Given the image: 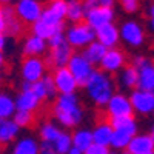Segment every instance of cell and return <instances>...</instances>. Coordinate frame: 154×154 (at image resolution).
I'll return each mask as SVG.
<instances>
[{"label": "cell", "mask_w": 154, "mask_h": 154, "mask_svg": "<svg viewBox=\"0 0 154 154\" xmlns=\"http://www.w3.org/2000/svg\"><path fill=\"white\" fill-rule=\"evenodd\" d=\"M86 91L97 108H103L109 102V99L116 94V80L112 77L100 69H94L89 80L86 83Z\"/></svg>", "instance_id": "cell-1"}, {"label": "cell", "mask_w": 154, "mask_h": 154, "mask_svg": "<svg viewBox=\"0 0 154 154\" xmlns=\"http://www.w3.org/2000/svg\"><path fill=\"white\" fill-rule=\"evenodd\" d=\"M53 116L68 128H74L82 122V109L74 94H62L53 100Z\"/></svg>", "instance_id": "cell-2"}, {"label": "cell", "mask_w": 154, "mask_h": 154, "mask_svg": "<svg viewBox=\"0 0 154 154\" xmlns=\"http://www.w3.org/2000/svg\"><path fill=\"white\" fill-rule=\"evenodd\" d=\"M131 65L137 69L139 74L137 89L154 93V62L145 56H136L133 57Z\"/></svg>", "instance_id": "cell-3"}, {"label": "cell", "mask_w": 154, "mask_h": 154, "mask_svg": "<svg viewBox=\"0 0 154 154\" xmlns=\"http://www.w3.org/2000/svg\"><path fill=\"white\" fill-rule=\"evenodd\" d=\"M94 38H96V31L83 20L79 23H74L66 31L65 40L74 49V48H82L85 45H89L91 42H94Z\"/></svg>", "instance_id": "cell-4"}, {"label": "cell", "mask_w": 154, "mask_h": 154, "mask_svg": "<svg viewBox=\"0 0 154 154\" xmlns=\"http://www.w3.org/2000/svg\"><path fill=\"white\" fill-rule=\"evenodd\" d=\"M68 69H69V72L74 77L75 85L82 86V88L86 86L89 77H91V74L94 71L93 65H89L82 54H75V53L72 54V57L68 62Z\"/></svg>", "instance_id": "cell-5"}, {"label": "cell", "mask_w": 154, "mask_h": 154, "mask_svg": "<svg viewBox=\"0 0 154 154\" xmlns=\"http://www.w3.org/2000/svg\"><path fill=\"white\" fill-rule=\"evenodd\" d=\"M14 11L23 25H29L31 26L32 23H35L40 19L43 6L40 3V0H17Z\"/></svg>", "instance_id": "cell-6"}, {"label": "cell", "mask_w": 154, "mask_h": 154, "mask_svg": "<svg viewBox=\"0 0 154 154\" xmlns=\"http://www.w3.org/2000/svg\"><path fill=\"white\" fill-rule=\"evenodd\" d=\"M119 34L122 40L131 48H139L145 42V31L142 25L134 20H128L122 23V26L119 28Z\"/></svg>", "instance_id": "cell-7"}, {"label": "cell", "mask_w": 154, "mask_h": 154, "mask_svg": "<svg viewBox=\"0 0 154 154\" xmlns=\"http://www.w3.org/2000/svg\"><path fill=\"white\" fill-rule=\"evenodd\" d=\"M3 17H5V29H3V35H9L14 38H22L23 35H26V32L29 31V28H26V25H23L22 20L17 17L16 11L9 5H3Z\"/></svg>", "instance_id": "cell-8"}, {"label": "cell", "mask_w": 154, "mask_h": 154, "mask_svg": "<svg viewBox=\"0 0 154 154\" xmlns=\"http://www.w3.org/2000/svg\"><path fill=\"white\" fill-rule=\"evenodd\" d=\"M130 103L133 108V112H137L140 116H149L154 112V93L142 91V89H133L130 94Z\"/></svg>", "instance_id": "cell-9"}, {"label": "cell", "mask_w": 154, "mask_h": 154, "mask_svg": "<svg viewBox=\"0 0 154 154\" xmlns=\"http://www.w3.org/2000/svg\"><path fill=\"white\" fill-rule=\"evenodd\" d=\"M99 65H100V71L106 74H116L126 65V54L119 48L106 49V53L102 57Z\"/></svg>", "instance_id": "cell-10"}, {"label": "cell", "mask_w": 154, "mask_h": 154, "mask_svg": "<svg viewBox=\"0 0 154 154\" xmlns=\"http://www.w3.org/2000/svg\"><path fill=\"white\" fill-rule=\"evenodd\" d=\"M105 111L109 117H123V116H133V108L130 99L122 93H116L105 106Z\"/></svg>", "instance_id": "cell-11"}, {"label": "cell", "mask_w": 154, "mask_h": 154, "mask_svg": "<svg viewBox=\"0 0 154 154\" xmlns=\"http://www.w3.org/2000/svg\"><path fill=\"white\" fill-rule=\"evenodd\" d=\"M112 19H114V9L109 6H97L89 12H86V16H85L86 23L94 31L99 29L100 26H103V25L112 23Z\"/></svg>", "instance_id": "cell-12"}, {"label": "cell", "mask_w": 154, "mask_h": 154, "mask_svg": "<svg viewBox=\"0 0 154 154\" xmlns=\"http://www.w3.org/2000/svg\"><path fill=\"white\" fill-rule=\"evenodd\" d=\"M45 71V65H43V60L42 57H28V59H23L22 63V77L25 82H38V79L42 77Z\"/></svg>", "instance_id": "cell-13"}, {"label": "cell", "mask_w": 154, "mask_h": 154, "mask_svg": "<svg viewBox=\"0 0 154 154\" xmlns=\"http://www.w3.org/2000/svg\"><path fill=\"white\" fill-rule=\"evenodd\" d=\"M66 17V0H57V2H51L43 11L40 20L48 23V25H57L63 22V19Z\"/></svg>", "instance_id": "cell-14"}, {"label": "cell", "mask_w": 154, "mask_h": 154, "mask_svg": "<svg viewBox=\"0 0 154 154\" xmlns=\"http://www.w3.org/2000/svg\"><path fill=\"white\" fill-rule=\"evenodd\" d=\"M51 75L54 79V85L57 88V91L62 94H72L74 89L77 88L75 80L68 68H57L56 71L51 72Z\"/></svg>", "instance_id": "cell-15"}, {"label": "cell", "mask_w": 154, "mask_h": 154, "mask_svg": "<svg viewBox=\"0 0 154 154\" xmlns=\"http://www.w3.org/2000/svg\"><path fill=\"white\" fill-rule=\"evenodd\" d=\"M96 37L97 42L102 43L106 49L111 48H117V43L120 40V34H119V28L114 23H108L100 26L99 29H96Z\"/></svg>", "instance_id": "cell-16"}, {"label": "cell", "mask_w": 154, "mask_h": 154, "mask_svg": "<svg viewBox=\"0 0 154 154\" xmlns=\"http://www.w3.org/2000/svg\"><path fill=\"white\" fill-rule=\"evenodd\" d=\"M146 152H154V143L149 134L133 136L128 146L123 149V154H146Z\"/></svg>", "instance_id": "cell-17"}, {"label": "cell", "mask_w": 154, "mask_h": 154, "mask_svg": "<svg viewBox=\"0 0 154 154\" xmlns=\"http://www.w3.org/2000/svg\"><path fill=\"white\" fill-rule=\"evenodd\" d=\"M63 29H65V22H60L57 25H48V23L42 22L40 19L29 26L31 35H35L38 38H42V40H45V38L48 40V38H51L56 34H62Z\"/></svg>", "instance_id": "cell-18"}, {"label": "cell", "mask_w": 154, "mask_h": 154, "mask_svg": "<svg viewBox=\"0 0 154 154\" xmlns=\"http://www.w3.org/2000/svg\"><path fill=\"white\" fill-rule=\"evenodd\" d=\"M19 133V126L8 119H0V154L5 152L8 145L16 139Z\"/></svg>", "instance_id": "cell-19"}, {"label": "cell", "mask_w": 154, "mask_h": 154, "mask_svg": "<svg viewBox=\"0 0 154 154\" xmlns=\"http://www.w3.org/2000/svg\"><path fill=\"white\" fill-rule=\"evenodd\" d=\"M46 51V43L45 40L38 38L35 35H28L23 45V59L28 57H40Z\"/></svg>", "instance_id": "cell-20"}, {"label": "cell", "mask_w": 154, "mask_h": 154, "mask_svg": "<svg viewBox=\"0 0 154 154\" xmlns=\"http://www.w3.org/2000/svg\"><path fill=\"white\" fill-rule=\"evenodd\" d=\"M109 125L114 131H123L131 137L137 134V122L134 116H123V117H111Z\"/></svg>", "instance_id": "cell-21"}, {"label": "cell", "mask_w": 154, "mask_h": 154, "mask_svg": "<svg viewBox=\"0 0 154 154\" xmlns=\"http://www.w3.org/2000/svg\"><path fill=\"white\" fill-rule=\"evenodd\" d=\"M137 82H139V74L137 69L133 65H125L120 69V74L117 77V83L119 86L125 88V89H136L137 88Z\"/></svg>", "instance_id": "cell-22"}, {"label": "cell", "mask_w": 154, "mask_h": 154, "mask_svg": "<svg viewBox=\"0 0 154 154\" xmlns=\"http://www.w3.org/2000/svg\"><path fill=\"white\" fill-rule=\"evenodd\" d=\"M14 123L20 128L35 130L40 125V119L37 117V114L34 111H17L14 114Z\"/></svg>", "instance_id": "cell-23"}, {"label": "cell", "mask_w": 154, "mask_h": 154, "mask_svg": "<svg viewBox=\"0 0 154 154\" xmlns=\"http://www.w3.org/2000/svg\"><path fill=\"white\" fill-rule=\"evenodd\" d=\"M112 131L114 130L111 128V125L108 122L96 125L94 131L91 133L93 134V143H97V145H102V146H109L111 137H112Z\"/></svg>", "instance_id": "cell-24"}, {"label": "cell", "mask_w": 154, "mask_h": 154, "mask_svg": "<svg viewBox=\"0 0 154 154\" xmlns=\"http://www.w3.org/2000/svg\"><path fill=\"white\" fill-rule=\"evenodd\" d=\"M105 53H106V48L102 45V43L91 42V43L86 46V49L83 51L82 56L86 59V62L89 63V65H99L102 57L105 56Z\"/></svg>", "instance_id": "cell-25"}, {"label": "cell", "mask_w": 154, "mask_h": 154, "mask_svg": "<svg viewBox=\"0 0 154 154\" xmlns=\"http://www.w3.org/2000/svg\"><path fill=\"white\" fill-rule=\"evenodd\" d=\"M38 105H40V100L31 91H22L16 102V108H19V111H35Z\"/></svg>", "instance_id": "cell-26"}, {"label": "cell", "mask_w": 154, "mask_h": 154, "mask_svg": "<svg viewBox=\"0 0 154 154\" xmlns=\"http://www.w3.org/2000/svg\"><path fill=\"white\" fill-rule=\"evenodd\" d=\"M71 143H74V148L79 149L80 152L86 151V148L93 143V134L88 130H80L71 136Z\"/></svg>", "instance_id": "cell-27"}, {"label": "cell", "mask_w": 154, "mask_h": 154, "mask_svg": "<svg viewBox=\"0 0 154 154\" xmlns=\"http://www.w3.org/2000/svg\"><path fill=\"white\" fill-rule=\"evenodd\" d=\"M66 17L72 23H79V22L85 20V14H83V8H82L80 0H68L66 2Z\"/></svg>", "instance_id": "cell-28"}, {"label": "cell", "mask_w": 154, "mask_h": 154, "mask_svg": "<svg viewBox=\"0 0 154 154\" xmlns=\"http://www.w3.org/2000/svg\"><path fill=\"white\" fill-rule=\"evenodd\" d=\"M60 134H62V131L59 130L57 126H54L51 122H45V125L40 128V137H42V142L54 143L56 140L59 139Z\"/></svg>", "instance_id": "cell-29"}, {"label": "cell", "mask_w": 154, "mask_h": 154, "mask_svg": "<svg viewBox=\"0 0 154 154\" xmlns=\"http://www.w3.org/2000/svg\"><path fill=\"white\" fill-rule=\"evenodd\" d=\"M12 154H38V145L32 139H22L14 146Z\"/></svg>", "instance_id": "cell-30"}, {"label": "cell", "mask_w": 154, "mask_h": 154, "mask_svg": "<svg viewBox=\"0 0 154 154\" xmlns=\"http://www.w3.org/2000/svg\"><path fill=\"white\" fill-rule=\"evenodd\" d=\"M131 140V136L126 134L123 131H112V137H111V146L114 149H125L128 146Z\"/></svg>", "instance_id": "cell-31"}, {"label": "cell", "mask_w": 154, "mask_h": 154, "mask_svg": "<svg viewBox=\"0 0 154 154\" xmlns=\"http://www.w3.org/2000/svg\"><path fill=\"white\" fill-rule=\"evenodd\" d=\"M16 103L6 94H0V119H8L14 112Z\"/></svg>", "instance_id": "cell-32"}, {"label": "cell", "mask_w": 154, "mask_h": 154, "mask_svg": "<svg viewBox=\"0 0 154 154\" xmlns=\"http://www.w3.org/2000/svg\"><path fill=\"white\" fill-rule=\"evenodd\" d=\"M69 146H71V136L66 133H62L59 139L54 142V148L57 154H66L69 151Z\"/></svg>", "instance_id": "cell-33"}, {"label": "cell", "mask_w": 154, "mask_h": 154, "mask_svg": "<svg viewBox=\"0 0 154 154\" xmlns=\"http://www.w3.org/2000/svg\"><path fill=\"white\" fill-rule=\"evenodd\" d=\"M42 83H43L45 91H46V99H48V100H49V99H54L56 94H57V88H56V85H54L53 75H51V74L45 75L43 80H42Z\"/></svg>", "instance_id": "cell-34"}, {"label": "cell", "mask_w": 154, "mask_h": 154, "mask_svg": "<svg viewBox=\"0 0 154 154\" xmlns=\"http://www.w3.org/2000/svg\"><path fill=\"white\" fill-rule=\"evenodd\" d=\"M29 91L40 100V102H45V100H48L46 99V91H45V86H43V83L42 82H34V83H31V88H29Z\"/></svg>", "instance_id": "cell-35"}, {"label": "cell", "mask_w": 154, "mask_h": 154, "mask_svg": "<svg viewBox=\"0 0 154 154\" xmlns=\"http://www.w3.org/2000/svg\"><path fill=\"white\" fill-rule=\"evenodd\" d=\"M120 5H122V9L128 14H133L139 9V0H120Z\"/></svg>", "instance_id": "cell-36"}, {"label": "cell", "mask_w": 154, "mask_h": 154, "mask_svg": "<svg viewBox=\"0 0 154 154\" xmlns=\"http://www.w3.org/2000/svg\"><path fill=\"white\" fill-rule=\"evenodd\" d=\"M85 154H109V149H108V146H102V145H97V143H91V145L86 148Z\"/></svg>", "instance_id": "cell-37"}, {"label": "cell", "mask_w": 154, "mask_h": 154, "mask_svg": "<svg viewBox=\"0 0 154 154\" xmlns=\"http://www.w3.org/2000/svg\"><path fill=\"white\" fill-rule=\"evenodd\" d=\"M80 3H82V8H83V14L86 16V12H89L91 9L100 6L99 3V0H80Z\"/></svg>", "instance_id": "cell-38"}, {"label": "cell", "mask_w": 154, "mask_h": 154, "mask_svg": "<svg viewBox=\"0 0 154 154\" xmlns=\"http://www.w3.org/2000/svg\"><path fill=\"white\" fill-rule=\"evenodd\" d=\"M38 154H57L54 143H49V142H42V145L38 146Z\"/></svg>", "instance_id": "cell-39"}, {"label": "cell", "mask_w": 154, "mask_h": 154, "mask_svg": "<svg viewBox=\"0 0 154 154\" xmlns=\"http://www.w3.org/2000/svg\"><path fill=\"white\" fill-rule=\"evenodd\" d=\"M63 40H65V35H63V32L62 34H56V35H53L51 38H48V48H54V46H57L59 43H62Z\"/></svg>", "instance_id": "cell-40"}, {"label": "cell", "mask_w": 154, "mask_h": 154, "mask_svg": "<svg viewBox=\"0 0 154 154\" xmlns=\"http://www.w3.org/2000/svg\"><path fill=\"white\" fill-rule=\"evenodd\" d=\"M148 19H149V28H151V31L154 32V3L149 6V9H148Z\"/></svg>", "instance_id": "cell-41"}, {"label": "cell", "mask_w": 154, "mask_h": 154, "mask_svg": "<svg viewBox=\"0 0 154 154\" xmlns=\"http://www.w3.org/2000/svg\"><path fill=\"white\" fill-rule=\"evenodd\" d=\"M3 29H5V17H3V8L0 5V32L3 34Z\"/></svg>", "instance_id": "cell-42"}, {"label": "cell", "mask_w": 154, "mask_h": 154, "mask_svg": "<svg viewBox=\"0 0 154 154\" xmlns=\"http://www.w3.org/2000/svg\"><path fill=\"white\" fill-rule=\"evenodd\" d=\"M99 3H100V6H109V8H112L114 0H99Z\"/></svg>", "instance_id": "cell-43"}, {"label": "cell", "mask_w": 154, "mask_h": 154, "mask_svg": "<svg viewBox=\"0 0 154 154\" xmlns=\"http://www.w3.org/2000/svg\"><path fill=\"white\" fill-rule=\"evenodd\" d=\"M3 48H5V35L0 32V51H2Z\"/></svg>", "instance_id": "cell-44"}, {"label": "cell", "mask_w": 154, "mask_h": 154, "mask_svg": "<svg viewBox=\"0 0 154 154\" xmlns=\"http://www.w3.org/2000/svg\"><path fill=\"white\" fill-rule=\"evenodd\" d=\"M66 154H82V152H80L79 149H75V148H71V149H69Z\"/></svg>", "instance_id": "cell-45"}, {"label": "cell", "mask_w": 154, "mask_h": 154, "mask_svg": "<svg viewBox=\"0 0 154 154\" xmlns=\"http://www.w3.org/2000/svg\"><path fill=\"white\" fill-rule=\"evenodd\" d=\"M5 65V59H3V54H2V51H0V68H2Z\"/></svg>", "instance_id": "cell-46"}, {"label": "cell", "mask_w": 154, "mask_h": 154, "mask_svg": "<svg viewBox=\"0 0 154 154\" xmlns=\"http://www.w3.org/2000/svg\"><path fill=\"white\" fill-rule=\"evenodd\" d=\"M149 137H151V140H152V143H154V125H152V128H151V133H149Z\"/></svg>", "instance_id": "cell-47"}, {"label": "cell", "mask_w": 154, "mask_h": 154, "mask_svg": "<svg viewBox=\"0 0 154 154\" xmlns=\"http://www.w3.org/2000/svg\"><path fill=\"white\" fill-rule=\"evenodd\" d=\"M11 0H0V5H8Z\"/></svg>", "instance_id": "cell-48"}, {"label": "cell", "mask_w": 154, "mask_h": 154, "mask_svg": "<svg viewBox=\"0 0 154 154\" xmlns=\"http://www.w3.org/2000/svg\"><path fill=\"white\" fill-rule=\"evenodd\" d=\"M3 82H2V72H0V85H2Z\"/></svg>", "instance_id": "cell-49"}, {"label": "cell", "mask_w": 154, "mask_h": 154, "mask_svg": "<svg viewBox=\"0 0 154 154\" xmlns=\"http://www.w3.org/2000/svg\"><path fill=\"white\" fill-rule=\"evenodd\" d=\"M51 2H57V0H51Z\"/></svg>", "instance_id": "cell-50"}, {"label": "cell", "mask_w": 154, "mask_h": 154, "mask_svg": "<svg viewBox=\"0 0 154 154\" xmlns=\"http://www.w3.org/2000/svg\"><path fill=\"white\" fill-rule=\"evenodd\" d=\"M146 154H154V152H146Z\"/></svg>", "instance_id": "cell-51"}, {"label": "cell", "mask_w": 154, "mask_h": 154, "mask_svg": "<svg viewBox=\"0 0 154 154\" xmlns=\"http://www.w3.org/2000/svg\"><path fill=\"white\" fill-rule=\"evenodd\" d=\"M109 154H116V152H109Z\"/></svg>", "instance_id": "cell-52"}]
</instances>
